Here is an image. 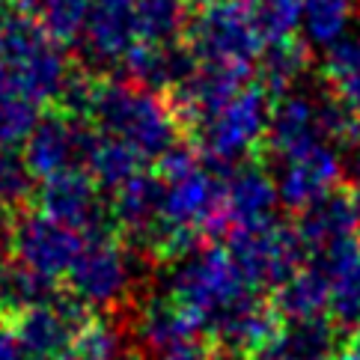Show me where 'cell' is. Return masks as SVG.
<instances>
[{"label":"cell","instance_id":"obj_16","mask_svg":"<svg viewBox=\"0 0 360 360\" xmlns=\"http://www.w3.org/2000/svg\"><path fill=\"white\" fill-rule=\"evenodd\" d=\"M256 75L265 89H277V93H289V89L304 78L310 69V45L298 36L283 42H271L262 48L259 60H256Z\"/></svg>","mask_w":360,"mask_h":360},{"label":"cell","instance_id":"obj_6","mask_svg":"<svg viewBox=\"0 0 360 360\" xmlns=\"http://www.w3.org/2000/svg\"><path fill=\"white\" fill-rule=\"evenodd\" d=\"M316 143H330L321 122V96L283 93V98L271 108L265 146L274 158H286Z\"/></svg>","mask_w":360,"mask_h":360},{"label":"cell","instance_id":"obj_1","mask_svg":"<svg viewBox=\"0 0 360 360\" xmlns=\"http://www.w3.org/2000/svg\"><path fill=\"white\" fill-rule=\"evenodd\" d=\"M167 295L182 304L197 319L202 333H212L233 316L244 301H250L259 289L241 274L229 250H191L170 271Z\"/></svg>","mask_w":360,"mask_h":360},{"label":"cell","instance_id":"obj_8","mask_svg":"<svg viewBox=\"0 0 360 360\" xmlns=\"http://www.w3.org/2000/svg\"><path fill=\"white\" fill-rule=\"evenodd\" d=\"M295 233H298L304 256H310V259L319 253L340 248V244L352 241V238H360L352 197L330 191L328 197H321L313 205L301 209L298 221H295Z\"/></svg>","mask_w":360,"mask_h":360},{"label":"cell","instance_id":"obj_5","mask_svg":"<svg viewBox=\"0 0 360 360\" xmlns=\"http://www.w3.org/2000/svg\"><path fill=\"white\" fill-rule=\"evenodd\" d=\"M342 170H345L342 149H337L333 143H316L301 152H292L286 158H277L274 182L280 202L295 212L307 209V205L328 197L337 188Z\"/></svg>","mask_w":360,"mask_h":360},{"label":"cell","instance_id":"obj_20","mask_svg":"<svg viewBox=\"0 0 360 360\" xmlns=\"http://www.w3.org/2000/svg\"><path fill=\"white\" fill-rule=\"evenodd\" d=\"M0 360H24V349L15 333L0 330Z\"/></svg>","mask_w":360,"mask_h":360},{"label":"cell","instance_id":"obj_2","mask_svg":"<svg viewBox=\"0 0 360 360\" xmlns=\"http://www.w3.org/2000/svg\"><path fill=\"white\" fill-rule=\"evenodd\" d=\"M271 108L274 105L268 101V89L262 84H244L233 98L194 125L202 149L214 161H241L259 143H265Z\"/></svg>","mask_w":360,"mask_h":360},{"label":"cell","instance_id":"obj_19","mask_svg":"<svg viewBox=\"0 0 360 360\" xmlns=\"http://www.w3.org/2000/svg\"><path fill=\"white\" fill-rule=\"evenodd\" d=\"M345 176L352 182V197H360V137L345 149Z\"/></svg>","mask_w":360,"mask_h":360},{"label":"cell","instance_id":"obj_11","mask_svg":"<svg viewBox=\"0 0 360 360\" xmlns=\"http://www.w3.org/2000/svg\"><path fill=\"white\" fill-rule=\"evenodd\" d=\"M337 330L333 325L319 319H289L286 325H277L253 360H337Z\"/></svg>","mask_w":360,"mask_h":360},{"label":"cell","instance_id":"obj_21","mask_svg":"<svg viewBox=\"0 0 360 360\" xmlns=\"http://www.w3.org/2000/svg\"><path fill=\"white\" fill-rule=\"evenodd\" d=\"M205 360H241V354L224 349V352H209V354H205Z\"/></svg>","mask_w":360,"mask_h":360},{"label":"cell","instance_id":"obj_23","mask_svg":"<svg viewBox=\"0 0 360 360\" xmlns=\"http://www.w3.org/2000/svg\"><path fill=\"white\" fill-rule=\"evenodd\" d=\"M202 4H209V0H202Z\"/></svg>","mask_w":360,"mask_h":360},{"label":"cell","instance_id":"obj_7","mask_svg":"<svg viewBox=\"0 0 360 360\" xmlns=\"http://www.w3.org/2000/svg\"><path fill=\"white\" fill-rule=\"evenodd\" d=\"M72 292L89 307H110L128 292L131 271L120 248L113 244H96L93 250H81L72 271Z\"/></svg>","mask_w":360,"mask_h":360},{"label":"cell","instance_id":"obj_10","mask_svg":"<svg viewBox=\"0 0 360 360\" xmlns=\"http://www.w3.org/2000/svg\"><path fill=\"white\" fill-rule=\"evenodd\" d=\"M84 321L75 316V310L63 304H51V301H39L21 310L15 319V337L21 342L24 354H30L33 360L39 357H63L75 337H78Z\"/></svg>","mask_w":360,"mask_h":360},{"label":"cell","instance_id":"obj_15","mask_svg":"<svg viewBox=\"0 0 360 360\" xmlns=\"http://www.w3.org/2000/svg\"><path fill=\"white\" fill-rule=\"evenodd\" d=\"M357 0H301V39L310 48H333L352 36Z\"/></svg>","mask_w":360,"mask_h":360},{"label":"cell","instance_id":"obj_17","mask_svg":"<svg viewBox=\"0 0 360 360\" xmlns=\"http://www.w3.org/2000/svg\"><path fill=\"white\" fill-rule=\"evenodd\" d=\"M321 75L330 93L360 113V33L345 36L342 42L325 51Z\"/></svg>","mask_w":360,"mask_h":360},{"label":"cell","instance_id":"obj_9","mask_svg":"<svg viewBox=\"0 0 360 360\" xmlns=\"http://www.w3.org/2000/svg\"><path fill=\"white\" fill-rule=\"evenodd\" d=\"M277 202H280V194L271 173L262 170L259 164H236V170L224 179L226 233L274 217Z\"/></svg>","mask_w":360,"mask_h":360},{"label":"cell","instance_id":"obj_13","mask_svg":"<svg viewBox=\"0 0 360 360\" xmlns=\"http://www.w3.org/2000/svg\"><path fill=\"white\" fill-rule=\"evenodd\" d=\"M137 333H140V340L146 342V349L152 354H158L164 349H170V345L200 340L202 328L182 304H176L170 295H161V298L149 301L146 310L140 313Z\"/></svg>","mask_w":360,"mask_h":360},{"label":"cell","instance_id":"obj_12","mask_svg":"<svg viewBox=\"0 0 360 360\" xmlns=\"http://www.w3.org/2000/svg\"><path fill=\"white\" fill-rule=\"evenodd\" d=\"M310 262L319 265L330 280V319L352 330L360 321V238L319 253Z\"/></svg>","mask_w":360,"mask_h":360},{"label":"cell","instance_id":"obj_22","mask_svg":"<svg viewBox=\"0 0 360 360\" xmlns=\"http://www.w3.org/2000/svg\"><path fill=\"white\" fill-rule=\"evenodd\" d=\"M39 360H66V357H39Z\"/></svg>","mask_w":360,"mask_h":360},{"label":"cell","instance_id":"obj_18","mask_svg":"<svg viewBox=\"0 0 360 360\" xmlns=\"http://www.w3.org/2000/svg\"><path fill=\"white\" fill-rule=\"evenodd\" d=\"M250 21L265 45L298 36L301 30V0H244Z\"/></svg>","mask_w":360,"mask_h":360},{"label":"cell","instance_id":"obj_14","mask_svg":"<svg viewBox=\"0 0 360 360\" xmlns=\"http://www.w3.org/2000/svg\"><path fill=\"white\" fill-rule=\"evenodd\" d=\"M330 307V280L319 265L298 268L286 283L277 286L274 310L280 319H319Z\"/></svg>","mask_w":360,"mask_h":360},{"label":"cell","instance_id":"obj_4","mask_svg":"<svg viewBox=\"0 0 360 360\" xmlns=\"http://www.w3.org/2000/svg\"><path fill=\"white\" fill-rule=\"evenodd\" d=\"M191 48L202 63L253 69L265 42L259 39L244 0H209L191 24Z\"/></svg>","mask_w":360,"mask_h":360},{"label":"cell","instance_id":"obj_3","mask_svg":"<svg viewBox=\"0 0 360 360\" xmlns=\"http://www.w3.org/2000/svg\"><path fill=\"white\" fill-rule=\"evenodd\" d=\"M226 250L256 289H277L298 271L304 256L295 226L280 224L277 217L233 229Z\"/></svg>","mask_w":360,"mask_h":360}]
</instances>
